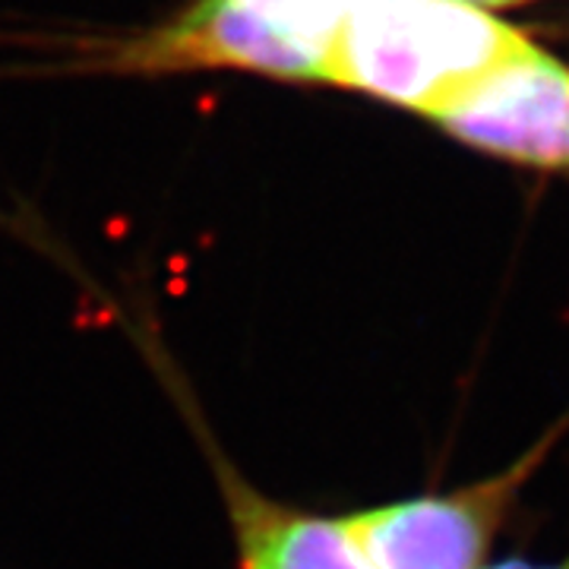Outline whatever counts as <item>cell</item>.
Masks as SVG:
<instances>
[{"label": "cell", "instance_id": "8", "mask_svg": "<svg viewBox=\"0 0 569 569\" xmlns=\"http://www.w3.org/2000/svg\"><path fill=\"white\" fill-rule=\"evenodd\" d=\"M462 3H471V7H475V3H485V7H493V3H516V0H462Z\"/></svg>", "mask_w": 569, "mask_h": 569}, {"label": "cell", "instance_id": "5", "mask_svg": "<svg viewBox=\"0 0 569 569\" xmlns=\"http://www.w3.org/2000/svg\"><path fill=\"white\" fill-rule=\"evenodd\" d=\"M238 538L244 569H377L342 519H323L241 493Z\"/></svg>", "mask_w": 569, "mask_h": 569}, {"label": "cell", "instance_id": "4", "mask_svg": "<svg viewBox=\"0 0 569 569\" xmlns=\"http://www.w3.org/2000/svg\"><path fill=\"white\" fill-rule=\"evenodd\" d=\"M433 121L490 156L569 168V67L535 48L452 99Z\"/></svg>", "mask_w": 569, "mask_h": 569}, {"label": "cell", "instance_id": "3", "mask_svg": "<svg viewBox=\"0 0 569 569\" xmlns=\"http://www.w3.org/2000/svg\"><path fill=\"white\" fill-rule=\"evenodd\" d=\"M102 67L142 77L234 70L276 80L323 82V58L241 0H193L171 22L111 48Z\"/></svg>", "mask_w": 569, "mask_h": 569}, {"label": "cell", "instance_id": "2", "mask_svg": "<svg viewBox=\"0 0 569 569\" xmlns=\"http://www.w3.org/2000/svg\"><path fill=\"white\" fill-rule=\"evenodd\" d=\"M563 425L490 478L447 493L361 509L342 516V522L377 569H485L519 490L545 466Z\"/></svg>", "mask_w": 569, "mask_h": 569}, {"label": "cell", "instance_id": "1", "mask_svg": "<svg viewBox=\"0 0 569 569\" xmlns=\"http://www.w3.org/2000/svg\"><path fill=\"white\" fill-rule=\"evenodd\" d=\"M531 51L529 39L462 0H351L323 82L433 118Z\"/></svg>", "mask_w": 569, "mask_h": 569}, {"label": "cell", "instance_id": "7", "mask_svg": "<svg viewBox=\"0 0 569 569\" xmlns=\"http://www.w3.org/2000/svg\"><path fill=\"white\" fill-rule=\"evenodd\" d=\"M485 569H569V553L563 560H553V563H531V560L516 557V560H503V563H493V567Z\"/></svg>", "mask_w": 569, "mask_h": 569}, {"label": "cell", "instance_id": "6", "mask_svg": "<svg viewBox=\"0 0 569 569\" xmlns=\"http://www.w3.org/2000/svg\"><path fill=\"white\" fill-rule=\"evenodd\" d=\"M241 3L257 10L276 29H282L284 36L317 51L323 58L326 80V58L346 22L351 0H241Z\"/></svg>", "mask_w": 569, "mask_h": 569}]
</instances>
